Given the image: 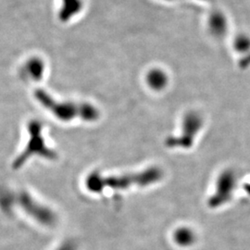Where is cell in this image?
<instances>
[{
  "label": "cell",
  "mask_w": 250,
  "mask_h": 250,
  "mask_svg": "<svg viewBox=\"0 0 250 250\" xmlns=\"http://www.w3.org/2000/svg\"><path fill=\"white\" fill-rule=\"evenodd\" d=\"M30 134V140L27 144L26 148L13 162V169L21 168L30 157L38 155L48 160L57 158V153L45 146L44 137L42 136V125L38 121H32L28 125Z\"/></svg>",
  "instance_id": "cell-3"
},
{
  "label": "cell",
  "mask_w": 250,
  "mask_h": 250,
  "mask_svg": "<svg viewBox=\"0 0 250 250\" xmlns=\"http://www.w3.org/2000/svg\"><path fill=\"white\" fill-rule=\"evenodd\" d=\"M166 75L160 70H153L147 75V83L154 89H161L166 84Z\"/></svg>",
  "instance_id": "cell-6"
},
{
  "label": "cell",
  "mask_w": 250,
  "mask_h": 250,
  "mask_svg": "<svg viewBox=\"0 0 250 250\" xmlns=\"http://www.w3.org/2000/svg\"><path fill=\"white\" fill-rule=\"evenodd\" d=\"M13 203L18 205L36 220L38 223L46 226H51L57 223V216L51 209L41 205L26 191H21L18 194H13Z\"/></svg>",
  "instance_id": "cell-4"
},
{
  "label": "cell",
  "mask_w": 250,
  "mask_h": 250,
  "mask_svg": "<svg viewBox=\"0 0 250 250\" xmlns=\"http://www.w3.org/2000/svg\"><path fill=\"white\" fill-rule=\"evenodd\" d=\"M161 177V170L157 168H150L137 173H128L120 176H108L105 177L99 172H92L86 178V188L95 193H99L105 188H109L114 190H125L133 186H149L157 182Z\"/></svg>",
  "instance_id": "cell-1"
},
{
  "label": "cell",
  "mask_w": 250,
  "mask_h": 250,
  "mask_svg": "<svg viewBox=\"0 0 250 250\" xmlns=\"http://www.w3.org/2000/svg\"><path fill=\"white\" fill-rule=\"evenodd\" d=\"M63 7L62 9L64 20H68L69 16H74L79 12L82 7L81 0H62Z\"/></svg>",
  "instance_id": "cell-7"
},
{
  "label": "cell",
  "mask_w": 250,
  "mask_h": 250,
  "mask_svg": "<svg viewBox=\"0 0 250 250\" xmlns=\"http://www.w3.org/2000/svg\"><path fill=\"white\" fill-rule=\"evenodd\" d=\"M57 250H77V245L73 241L65 242Z\"/></svg>",
  "instance_id": "cell-8"
},
{
  "label": "cell",
  "mask_w": 250,
  "mask_h": 250,
  "mask_svg": "<svg viewBox=\"0 0 250 250\" xmlns=\"http://www.w3.org/2000/svg\"><path fill=\"white\" fill-rule=\"evenodd\" d=\"M35 97L43 107L64 122H69L76 118H81L83 121L88 122L99 119V109L89 103L57 101L43 89L36 90Z\"/></svg>",
  "instance_id": "cell-2"
},
{
  "label": "cell",
  "mask_w": 250,
  "mask_h": 250,
  "mask_svg": "<svg viewBox=\"0 0 250 250\" xmlns=\"http://www.w3.org/2000/svg\"><path fill=\"white\" fill-rule=\"evenodd\" d=\"M24 72L29 79L33 81L41 80L45 72V64L40 59L33 58L25 64Z\"/></svg>",
  "instance_id": "cell-5"
}]
</instances>
